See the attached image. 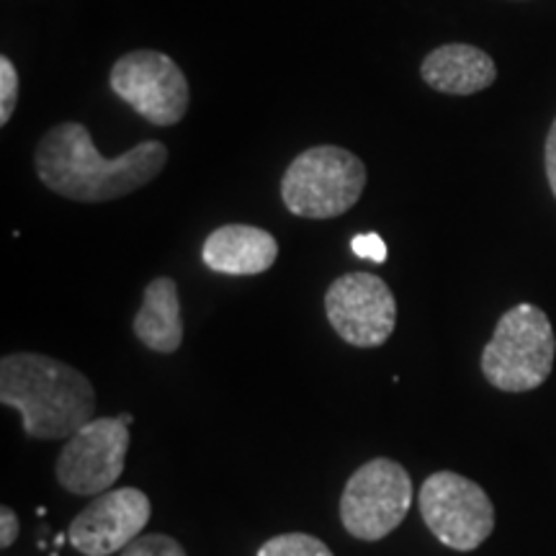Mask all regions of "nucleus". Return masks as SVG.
<instances>
[{"label": "nucleus", "instance_id": "39448f33", "mask_svg": "<svg viewBox=\"0 0 556 556\" xmlns=\"http://www.w3.org/2000/svg\"><path fill=\"white\" fill-rule=\"evenodd\" d=\"M422 520L443 546L475 552L495 531V507L486 492L456 471H435L420 486Z\"/></svg>", "mask_w": 556, "mask_h": 556}, {"label": "nucleus", "instance_id": "ddd939ff", "mask_svg": "<svg viewBox=\"0 0 556 556\" xmlns=\"http://www.w3.org/2000/svg\"><path fill=\"white\" fill-rule=\"evenodd\" d=\"M135 336L155 353H176L184 343V319L173 278L160 276L148 283L135 317Z\"/></svg>", "mask_w": 556, "mask_h": 556}, {"label": "nucleus", "instance_id": "2eb2a0df", "mask_svg": "<svg viewBox=\"0 0 556 556\" xmlns=\"http://www.w3.org/2000/svg\"><path fill=\"white\" fill-rule=\"evenodd\" d=\"M122 556H186V552L176 539L165 536V533H150V536L131 541Z\"/></svg>", "mask_w": 556, "mask_h": 556}, {"label": "nucleus", "instance_id": "20e7f679", "mask_svg": "<svg viewBox=\"0 0 556 556\" xmlns=\"http://www.w3.org/2000/svg\"><path fill=\"white\" fill-rule=\"evenodd\" d=\"M366 189V165L336 144H319L294 157L281 178V199L304 219H332L351 212Z\"/></svg>", "mask_w": 556, "mask_h": 556}, {"label": "nucleus", "instance_id": "f3484780", "mask_svg": "<svg viewBox=\"0 0 556 556\" xmlns=\"http://www.w3.org/2000/svg\"><path fill=\"white\" fill-rule=\"evenodd\" d=\"M351 248H353V253L358 255V258H366V261H374V263H384L387 261V242L381 240L377 232L356 235V238L351 240Z\"/></svg>", "mask_w": 556, "mask_h": 556}, {"label": "nucleus", "instance_id": "f257e3e1", "mask_svg": "<svg viewBox=\"0 0 556 556\" xmlns=\"http://www.w3.org/2000/svg\"><path fill=\"white\" fill-rule=\"evenodd\" d=\"M37 176L47 189L80 204H101L135 193L155 180L168 163V148L144 139L124 155L109 160L96 150L90 131L78 122L58 124L37 148Z\"/></svg>", "mask_w": 556, "mask_h": 556}, {"label": "nucleus", "instance_id": "9b49d317", "mask_svg": "<svg viewBox=\"0 0 556 556\" xmlns=\"http://www.w3.org/2000/svg\"><path fill=\"white\" fill-rule=\"evenodd\" d=\"M201 258L206 268L227 276H258L274 266L278 242L270 232L250 225H225L208 235Z\"/></svg>", "mask_w": 556, "mask_h": 556}, {"label": "nucleus", "instance_id": "a211bd4d", "mask_svg": "<svg viewBox=\"0 0 556 556\" xmlns=\"http://www.w3.org/2000/svg\"><path fill=\"white\" fill-rule=\"evenodd\" d=\"M18 539V516L11 507H0V546L11 548Z\"/></svg>", "mask_w": 556, "mask_h": 556}, {"label": "nucleus", "instance_id": "423d86ee", "mask_svg": "<svg viewBox=\"0 0 556 556\" xmlns=\"http://www.w3.org/2000/svg\"><path fill=\"white\" fill-rule=\"evenodd\" d=\"M413 479L392 458H374L348 479L340 497V520L361 541H381L407 518Z\"/></svg>", "mask_w": 556, "mask_h": 556}, {"label": "nucleus", "instance_id": "7ed1b4c3", "mask_svg": "<svg viewBox=\"0 0 556 556\" xmlns=\"http://www.w3.org/2000/svg\"><path fill=\"white\" fill-rule=\"evenodd\" d=\"M554 328L546 312L518 304L500 317L495 336L482 351V374L500 392H531L552 377Z\"/></svg>", "mask_w": 556, "mask_h": 556}, {"label": "nucleus", "instance_id": "6ab92c4d", "mask_svg": "<svg viewBox=\"0 0 556 556\" xmlns=\"http://www.w3.org/2000/svg\"><path fill=\"white\" fill-rule=\"evenodd\" d=\"M544 160H546V178L548 186H552V193L556 199V119L546 135V148H544Z\"/></svg>", "mask_w": 556, "mask_h": 556}, {"label": "nucleus", "instance_id": "0eeeda50", "mask_svg": "<svg viewBox=\"0 0 556 556\" xmlns=\"http://www.w3.org/2000/svg\"><path fill=\"white\" fill-rule=\"evenodd\" d=\"M111 90L155 127H173L186 116L191 101L189 80L168 54L137 50L111 67Z\"/></svg>", "mask_w": 556, "mask_h": 556}, {"label": "nucleus", "instance_id": "dca6fc26", "mask_svg": "<svg viewBox=\"0 0 556 556\" xmlns=\"http://www.w3.org/2000/svg\"><path fill=\"white\" fill-rule=\"evenodd\" d=\"M18 101V73L13 67V62L5 58H0V127L11 122L13 109H16Z\"/></svg>", "mask_w": 556, "mask_h": 556}, {"label": "nucleus", "instance_id": "6e6552de", "mask_svg": "<svg viewBox=\"0 0 556 556\" xmlns=\"http://www.w3.org/2000/svg\"><path fill=\"white\" fill-rule=\"evenodd\" d=\"M129 428L122 417H99L70 435L58 458V482L73 495H103L122 477Z\"/></svg>", "mask_w": 556, "mask_h": 556}, {"label": "nucleus", "instance_id": "f8f14e48", "mask_svg": "<svg viewBox=\"0 0 556 556\" xmlns=\"http://www.w3.org/2000/svg\"><path fill=\"white\" fill-rule=\"evenodd\" d=\"M422 80L448 96H471L490 88L497 78L492 58L471 45H443L422 60Z\"/></svg>", "mask_w": 556, "mask_h": 556}, {"label": "nucleus", "instance_id": "4468645a", "mask_svg": "<svg viewBox=\"0 0 556 556\" xmlns=\"http://www.w3.org/2000/svg\"><path fill=\"white\" fill-rule=\"evenodd\" d=\"M258 556H332L323 541L309 533H283L258 548Z\"/></svg>", "mask_w": 556, "mask_h": 556}, {"label": "nucleus", "instance_id": "9d476101", "mask_svg": "<svg viewBox=\"0 0 556 556\" xmlns=\"http://www.w3.org/2000/svg\"><path fill=\"white\" fill-rule=\"evenodd\" d=\"M150 516V497L142 490H111L83 507L70 526L67 539L83 556H111L139 539Z\"/></svg>", "mask_w": 556, "mask_h": 556}, {"label": "nucleus", "instance_id": "1a4fd4ad", "mask_svg": "<svg viewBox=\"0 0 556 556\" xmlns=\"http://www.w3.org/2000/svg\"><path fill=\"white\" fill-rule=\"evenodd\" d=\"M325 312L332 330L356 348L384 345L397 325V302L392 289L379 276L364 270L332 281L325 294Z\"/></svg>", "mask_w": 556, "mask_h": 556}, {"label": "nucleus", "instance_id": "f03ea898", "mask_svg": "<svg viewBox=\"0 0 556 556\" xmlns=\"http://www.w3.org/2000/svg\"><path fill=\"white\" fill-rule=\"evenodd\" d=\"M0 402L21 413L29 438L60 441L93 420L96 392L78 368L62 361L11 353L0 361Z\"/></svg>", "mask_w": 556, "mask_h": 556}]
</instances>
